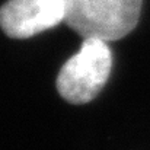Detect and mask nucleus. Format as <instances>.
Returning a JSON list of instances; mask_svg holds the SVG:
<instances>
[{"label":"nucleus","instance_id":"obj_2","mask_svg":"<svg viewBox=\"0 0 150 150\" xmlns=\"http://www.w3.org/2000/svg\"><path fill=\"white\" fill-rule=\"evenodd\" d=\"M111 69L112 52L108 42L99 38H85L80 51L61 67L57 89L71 103H86L105 86Z\"/></svg>","mask_w":150,"mask_h":150},{"label":"nucleus","instance_id":"obj_1","mask_svg":"<svg viewBox=\"0 0 150 150\" xmlns=\"http://www.w3.org/2000/svg\"><path fill=\"white\" fill-rule=\"evenodd\" d=\"M64 22L85 38L117 41L139 22L142 0H63Z\"/></svg>","mask_w":150,"mask_h":150},{"label":"nucleus","instance_id":"obj_3","mask_svg":"<svg viewBox=\"0 0 150 150\" xmlns=\"http://www.w3.org/2000/svg\"><path fill=\"white\" fill-rule=\"evenodd\" d=\"M63 21V0H9L0 7V28L12 38L34 37Z\"/></svg>","mask_w":150,"mask_h":150}]
</instances>
